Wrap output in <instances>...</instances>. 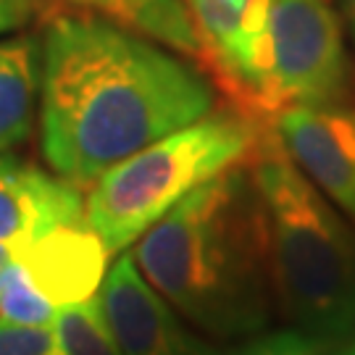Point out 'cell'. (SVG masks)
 I'll use <instances>...</instances> for the list:
<instances>
[{
    "label": "cell",
    "instance_id": "cell-2",
    "mask_svg": "<svg viewBox=\"0 0 355 355\" xmlns=\"http://www.w3.org/2000/svg\"><path fill=\"white\" fill-rule=\"evenodd\" d=\"M132 258L195 329L216 340L266 329L277 295L250 168L229 166L192 190L142 234Z\"/></svg>",
    "mask_w": 355,
    "mask_h": 355
},
{
    "label": "cell",
    "instance_id": "cell-1",
    "mask_svg": "<svg viewBox=\"0 0 355 355\" xmlns=\"http://www.w3.org/2000/svg\"><path fill=\"white\" fill-rule=\"evenodd\" d=\"M195 66L101 16H55L42 45V153L58 177L95 184L124 158L214 111Z\"/></svg>",
    "mask_w": 355,
    "mask_h": 355
},
{
    "label": "cell",
    "instance_id": "cell-14",
    "mask_svg": "<svg viewBox=\"0 0 355 355\" xmlns=\"http://www.w3.org/2000/svg\"><path fill=\"white\" fill-rule=\"evenodd\" d=\"M55 305L37 290L26 268L13 258L0 274V318L26 327H53Z\"/></svg>",
    "mask_w": 355,
    "mask_h": 355
},
{
    "label": "cell",
    "instance_id": "cell-5",
    "mask_svg": "<svg viewBox=\"0 0 355 355\" xmlns=\"http://www.w3.org/2000/svg\"><path fill=\"white\" fill-rule=\"evenodd\" d=\"M347 85L343 21L331 0H277L268 26L258 116L343 101Z\"/></svg>",
    "mask_w": 355,
    "mask_h": 355
},
{
    "label": "cell",
    "instance_id": "cell-9",
    "mask_svg": "<svg viewBox=\"0 0 355 355\" xmlns=\"http://www.w3.org/2000/svg\"><path fill=\"white\" fill-rule=\"evenodd\" d=\"M11 253L55 308L92 300L101 292L111 261L108 248L87 218L61 224L42 237L11 248Z\"/></svg>",
    "mask_w": 355,
    "mask_h": 355
},
{
    "label": "cell",
    "instance_id": "cell-13",
    "mask_svg": "<svg viewBox=\"0 0 355 355\" xmlns=\"http://www.w3.org/2000/svg\"><path fill=\"white\" fill-rule=\"evenodd\" d=\"M53 329L64 355H121L105 321L101 292L87 303L61 305Z\"/></svg>",
    "mask_w": 355,
    "mask_h": 355
},
{
    "label": "cell",
    "instance_id": "cell-11",
    "mask_svg": "<svg viewBox=\"0 0 355 355\" xmlns=\"http://www.w3.org/2000/svg\"><path fill=\"white\" fill-rule=\"evenodd\" d=\"M42 85V53L32 37L0 40V153L32 132Z\"/></svg>",
    "mask_w": 355,
    "mask_h": 355
},
{
    "label": "cell",
    "instance_id": "cell-6",
    "mask_svg": "<svg viewBox=\"0 0 355 355\" xmlns=\"http://www.w3.org/2000/svg\"><path fill=\"white\" fill-rule=\"evenodd\" d=\"M277 0H184L203 61L245 114L258 116L266 76L268 26Z\"/></svg>",
    "mask_w": 355,
    "mask_h": 355
},
{
    "label": "cell",
    "instance_id": "cell-3",
    "mask_svg": "<svg viewBox=\"0 0 355 355\" xmlns=\"http://www.w3.org/2000/svg\"><path fill=\"white\" fill-rule=\"evenodd\" d=\"M250 177L282 313L331 345L347 340L355 334V234L295 166L277 132H261Z\"/></svg>",
    "mask_w": 355,
    "mask_h": 355
},
{
    "label": "cell",
    "instance_id": "cell-19",
    "mask_svg": "<svg viewBox=\"0 0 355 355\" xmlns=\"http://www.w3.org/2000/svg\"><path fill=\"white\" fill-rule=\"evenodd\" d=\"M8 261H11V248L8 245H0V274H3V268H6Z\"/></svg>",
    "mask_w": 355,
    "mask_h": 355
},
{
    "label": "cell",
    "instance_id": "cell-8",
    "mask_svg": "<svg viewBox=\"0 0 355 355\" xmlns=\"http://www.w3.org/2000/svg\"><path fill=\"white\" fill-rule=\"evenodd\" d=\"M295 166L355 221V105H295L274 116Z\"/></svg>",
    "mask_w": 355,
    "mask_h": 355
},
{
    "label": "cell",
    "instance_id": "cell-7",
    "mask_svg": "<svg viewBox=\"0 0 355 355\" xmlns=\"http://www.w3.org/2000/svg\"><path fill=\"white\" fill-rule=\"evenodd\" d=\"M101 303L121 355H224L153 290L132 255L108 268Z\"/></svg>",
    "mask_w": 355,
    "mask_h": 355
},
{
    "label": "cell",
    "instance_id": "cell-4",
    "mask_svg": "<svg viewBox=\"0 0 355 355\" xmlns=\"http://www.w3.org/2000/svg\"><path fill=\"white\" fill-rule=\"evenodd\" d=\"M258 140L245 111H211L111 166L92 184L85 218L108 253H124L192 190L250 158Z\"/></svg>",
    "mask_w": 355,
    "mask_h": 355
},
{
    "label": "cell",
    "instance_id": "cell-16",
    "mask_svg": "<svg viewBox=\"0 0 355 355\" xmlns=\"http://www.w3.org/2000/svg\"><path fill=\"white\" fill-rule=\"evenodd\" d=\"M0 355H64L53 327H26L0 318Z\"/></svg>",
    "mask_w": 355,
    "mask_h": 355
},
{
    "label": "cell",
    "instance_id": "cell-15",
    "mask_svg": "<svg viewBox=\"0 0 355 355\" xmlns=\"http://www.w3.org/2000/svg\"><path fill=\"white\" fill-rule=\"evenodd\" d=\"M334 347L337 345L292 327V329L258 331L248 337L237 350L224 355H334Z\"/></svg>",
    "mask_w": 355,
    "mask_h": 355
},
{
    "label": "cell",
    "instance_id": "cell-10",
    "mask_svg": "<svg viewBox=\"0 0 355 355\" xmlns=\"http://www.w3.org/2000/svg\"><path fill=\"white\" fill-rule=\"evenodd\" d=\"M82 187L16 155H0V245L16 248L85 218Z\"/></svg>",
    "mask_w": 355,
    "mask_h": 355
},
{
    "label": "cell",
    "instance_id": "cell-17",
    "mask_svg": "<svg viewBox=\"0 0 355 355\" xmlns=\"http://www.w3.org/2000/svg\"><path fill=\"white\" fill-rule=\"evenodd\" d=\"M35 13L37 0H0V37L26 26Z\"/></svg>",
    "mask_w": 355,
    "mask_h": 355
},
{
    "label": "cell",
    "instance_id": "cell-18",
    "mask_svg": "<svg viewBox=\"0 0 355 355\" xmlns=\"http://www.w3.org/2000/svg\"><path fill=\"white\" fill-rule=\"evenodd\" d=\"M345 13H347V24L355 37V0H345Z\"/></svg>",
    "mask_w": 355,
    "mask_h": 355
},
{
    "label": "cell",
    "instance_id": "cell-20",
    "mask_svg": "<svg viewBox=\"0 0 355 355\" xmlns=\"http://www.w3.org/2000/svg\"><path fill=\"white\" fill-rule=\"evenodd\" d=\"M340 355H355V340H353L350 345H347V347H345V350H343Z\"/></svg>",
    "mask_w": 355,
    "mask_h": 355
},
{
    "label": "cell",
    "instance_id": "cell-12",
    "mask_svg": "<svg viewBox=\"0 0 355 355\" xmlns=\"http://www.w3.org/2000/svg\"><path fill=\"white\" fill-rule=\"evenodd\" d=\"M64 3L98 13L101 19H108L129 32L158 40L171 51L203 61V45L198 40L184 0H64Z\"/></svg>",
    "mask_w": 355,
    "mask_h": 355
}]
</instances>
